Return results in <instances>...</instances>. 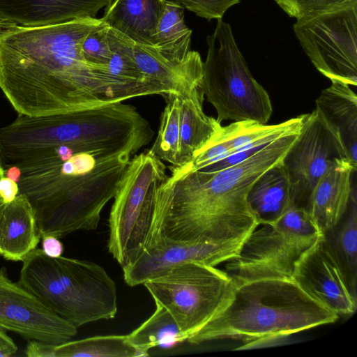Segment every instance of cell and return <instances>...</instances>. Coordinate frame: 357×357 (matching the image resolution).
<instances>
[{
    "instance_id": "cell-1",
    "label": "cell",
    "mask_w": 357,
    "mask_h": 357,
    "mask_svg": "<svg viewBox=\"0 0 357 357\" xmlns=\"http://www.w3.org/2000/svg\"><path fill=\"white\" fill-rule=\"evenodd\" d=\"M96 17L26 26L0 20V89L18 114L41 116L143 96L105 66L87 62L82 45Z\"/></svg>"
},
{
    "instance_id": "cell-2",
    "label": "cell",
    "mask_w": 357,
    "mask_h": 357,
    "mask_svg": "<svg viewBox=\"0 0 357 357\" xmlns=\"http://www.w3.org/2000/svg\"><path fill=\"white\" fill-rule=\"evenodd\" d=\"M300 132V131H299ZM299 132L283 135L234 166L215 172L169 167L171 176L153 190L150 238L180 242L245 239L259 223L249 190L266 171L282 162Z\"/></svg>"
},
{
    "instance_id": "cell-3",
    "label": "cell",
    "mask_w": 357,
    "mask_h": 357,
    "mask_svg": "<svg viewBox=\"0 0 357 357\" xmlns=\"http://www.w3.org/2000/svg\"><path fill=\"white\" fill-rule=\"evenodd\" d=\"M131 155L59 146L48 149L36 167L13 169L19 194L29 201L41 237L96 229Z\"/></svg>"
},
{
    "instance_id": "cell-4",
    "label": "cell",
    "mask_w": 357,
    "mask_h": 357,
    "mask_svg": "<svg viewBox=\"0 0 357 357\" xmlns=\"http://www.w3.org/2000/svg\"><path fill=\"white\" fill-rule=\"evenodd\" d=\"M153 135L136 108L122 102L41 116L18 114L0 128V164L5 171L36 151L61 145L134 155Z\"/></svg>"
},
{
    "instance_id": "cell-5",
    "label": "cell",
    "mask_w": 357,
    "mask_h": 357,
    "mask_svg": "<svg viewBox=\"0 0 357 357\" xmlns=\"http://www.w3.org/2000/svg\"><path fill=\"white\" fill-rule=\"evenodd\" d=\"M339 316L311 298L292 278H268L236 284L230 303L187 342L231 339L251 349L300 331L335 322Z\"/></svg>"
},
{
    "instance_id": "cell-6",
    "label": "cell",
    "mask_w": 357,
    "mask_h": 357,
    "mask_svg": "<svg viewBox=\"0 0 357 357\" xmlns=\"http://www.w3.org/2000/svg\"><path fill=\"white\" fill-rule=\"evenodd\" d=\"M22 261L18 282L75 327L115 317L116 287L101 266L63 256L51 258L40 248Z\"/></svg>"
},
{
    "instance_id": "cell-7",
    "label": "cell",
    "mask_w": 357,
    "mask_h": 357,
    "mask_svg": "<svg viewBox=\"0 0 357 357\" xmlns=\"http://www.w3.org/2000/svg\"><path fill=\"white\" fill-rule=\"evenodd\" d=\"M206 43L201 88L215 107L218 121L266 124L273 112L269 95L250 71L231 25L218 20L213 33L206 36Z\"/></svg>"
},
{
    "instance_id": "cell-8",
    "label": "cell",
    "mask_w": 357,
    "mask_h": 357,
    "mask_svg": "<svg viewBox=\"0 0 357 357\" xmlns=\"http://www.w3.org/2000/svg\"><path fill=\"white\" fill-rule=\"evenodd\" d=\"M257 226L225 271L236 284L268 278H291L301 257L324 234L305 208L292 205L276 221Z\"/></svg>"
},
{
    "instance_id": "cell-9",
    "label": "cell",
    "mask_w": 357,
    "mask_h": 357,
    "mask_svg": "<svg viewBox=\"0 0 357 357\" xmlns=\"http://www.w3.org/2000/svg\"><path fill=\"white\" fill-rule=\"evenodd\" d=\"M167 177L166 166L150 150L135 155L129 162L108 218V250L122 268L130 264L149 241L153 190Z\"/></svg>"
},
{
    "instance_id": "cell-10",
    "label": "cell",
    "mask_w": 357,
    "mask_h": 357,
    "mask_svg": "<svg viewBox=\"0 0 357 357\" xmlns=\"http://www.w3.org/2000/svg\"><path fill=\"white\" fill-rule=\"evenodd\" d=\"M143 284L169 312L185 341L227 306L236 287L225 271L197 262L175 266Z\"/></svg>"
},
{
    "instance_id": "cell-11",
    "label": "cell",
    "mask_w": 357,
    "mask_h": 357,
    "mask_svg": "<svg viewBox=\"0 0 357 357\" xmlns=\"http://www.w3.org/2000/svg\"><path fill=\"white\" fill-rule=\"evenodd\" d=\"M294 33L314 66L331 81L357 84V1L296 20Z\"/></svg>"
},
{
    "instance_id": "cell-12",
    "label": "cell",
    "mask_w": 357,
    "mask_h": 357,
    "mask_svg": "<svg viewBox=\"0 0 357 357\" xmlns=\"http://www.w3.org/2000/svg\"><path fill=\"white\" fill-rule=\"evenodd\" d=\"M165 99L167 105L150 151L161 160L182 166L192 160L222 126L204 112L202 88L189 95H169Z\"/></svg>"
},
{
    "instance_id": "cell-13",
    "label": "cell",
    "mask_w": 357,
    "mask_h": 357,
    "mask_svg": "<svg viewBox=\"0 0 357 357\" xmlns=\"http://www.w3.org/2000/svg\"><path fill=\"white\" fill-rule=\"evenodd\" d=\"M342 160H349L317 111L305 114L300 132L282 160L293 186L295 204L305 208L319 179Z\"/></svg>"
},
{
    "instance_id": "cell-14",
    "label": "cell",
    "mask_w": 357,
    "mask_h": 357,
    "mask_svg": "<svg viewBox=\"0 0 357 357\" xmlns=\"http://www.w3.org/2000/svg\"><path fill=\"white\" fill-rule=\"evenodd\" d=\"M0 328L29 340L51 344L70 340L77 327L46 307L19 282L0 268Z\"/></svg>"
},
{
    "instance_id": "cell-15",
    "label": "cell",
    "mask_w": 357,
    "mask_h": 357,
    "mask_svg": "<svg viewBox=\"0 0 357 357\" xmlns=\"http://www.w3.org/2000/svg\"><path fill=\"white\" fill-rule=\"evenodd\" d=\"M291 278L311 298L339 317L355 312L356 294L324 234L298 260Z\"/></svg>"
},
{
    "instance_id": "cell-16",
    "label": "cell",
    "mask_w": 357,
    "mask_h": 357,
    "mask_svg": "<svg viewBox=\"0 0 357 357\" xmlns=\"http://www.w3.org/2000/svg\"><path fill=\"white\" fill-rule=\"evenodd\" d=\"M245 239L222 242H180L154 237L140 254L123 267L125 282L143 284L172 267L197 262L215 266L236 257Z\"/></svg>"
},
{
    "instance_id": "cell-17",
    "label": "cell",
    "mask_w": 357,
    "mask_h": 357,
    "mask_svg": "<svg viewBox=\"0 0 357 357\" xmlns=\"http://www.w3.org/2000/svg\"><path fill=\"white\" fill-rule=\"evenodd\" d=\"M304 116L299 115L274 125L243 121L221 126L184 166L200 170L236 153L264 146L283 135L299 132Z\"/></svg>"
},
{
    "instance_id": "cell-18",
    "label": "cell",
    "mask_w": 357,
    "mask_h": 357,
    "mask_svg": "<svg viewBox=\"0 0 357 357\" xmlns=\"http://www.w3.org/2000/svg\"><path fill=\"white\" fill-rule=\"evenodd\" d=\"M133 58L144 76L169 95L185 96L201 88L203 61L199 53L191 51L183 61L176 62L162 56L153 47L131 40Z\"/></svg>"
},
{
    "instance_id": "cell-19",
    "label": "cell",
    "mask_w": 357,
    "mask_h": 357,
    "mask_svg": "<svg viewBox=\"0 0 357 357\" xmlns=\"http://www.w3.org/2000/svg\"><path fill=\"white\" fill-rule=\"evenodd\" d=\"M356 168L348 160L337 162L319 179L305 210L325 233L336 226L347 212L353 192L352 174Z\"/></svg>"
},
{
    "instance_id": "cell-20",
    "label": "cell",
    "mask_w": 357,
    "mask_h": 357,
    "mask_svg": "<svg viewBox=\"0 0 357 357\" xmlns=\"http://www.w3.org/2000/svg\"><path fill=\"white\" fill-rule=\"evenodd\" d=\"M112 0H0V18L26 26L96 17Z\"/></svg>"
},
{
    "instance_id": "cell-21",
    "label": "cell",
    "mask_w": 357,
    "mask_h": 357,
    "mask_svg": "<svg viewBox=\"0 0 357 357\" xmlns=\"http://www.w3.org/2000/svg\"><path fill=\"white\" fill-rule=\"evenodd\" d=\"M349 86L331 81L317 98L315 110L357 168V96Z\"/></svg>"
},
{
    "instance_id": "cell-22",
    "label": "cell",
    "mask_w": 357,
    "mask_h": 357,
    "mask_svg": "<svg viewBox=\"0 0 357 357\" xmlns=\"http://www.w3.org/2000/svg\"><path fill=\"white\" fill-rule=\"evenodd\" d=\"M166 0H112L100 20L135 43L153 46Z\"/></svg>"
},
{
    "instance_id": "cell-23",
    "label": "cell",
    "mask_w": 357,
    "mask_h": 357,
    "mask_svg": "<svg viewBox=\"0 0 357 357\" xmlns=\"http://www.w3.org/2000/svg\"><path fill=\"white\" fill-rule=\"evenodd\" d=\"M247 200L259 225L276 221L295 204L293 186L282 161L258 178Z\"/></svg>"
},
{
    "instance_id": "cell-24",
    "label": "cell",
    "mask_w": 357,
    "mask_h": 357,
    "mask_svg": "<svg viewBox=\"0 0 357 357\" xmlns=\"http://www.w3.org/2000/svg\"><path fill=\"white\" fill-rule=\"evenodd\" d=\"M41 236L33 208L22 194L7 204L0 241V255L7 260L22 261L37 248Z\"/></svg>"
},
{
    "instance_id": "cell-25",
    "label": "cell",
    "mask_w": 357,
    "mask_h": 357,
    "mask_svg": "<svg viewBox=\"0 0 357 357\" xmlns=\"http://www.w3.org/2000/svg\"><path fill=\"white\" fill-rule=\"evenodd\" d=\"M25 354L29 357H137L139 351L127 335H98L51 344L30 340Z\"/></svg>"
},
{
    "instance_id": "cell-26",
    "label": "cell",
    "mask_w": 357,
    "mask_h": 357,
    "mask_svg": "<svg viewBox=\"0 0 357 357\" xmlns=\"http://www.w3.org/2000/svg\"><path fill=\"white\" fill-rule=\"evenodd\" d=\"M192 30L185 24L184 7L166 0L165 9L157 26L153 47L166 59L181 62L191 52Z\"/></svg>"
},
{
    "instance_id": "cell-27",
    "label": "cell",
    "mask_w": 357,
    "mask_h": 357,
    "mask_svg": "<svg viewBox=\"0 0 357 357\" xmlns=\"http://www.w3.org/2000/svg\"><path fill=\"white\" fill-rule=\"evenodd\" d=\"M155 306L151 316L127 335L128 341L140 356H147L152 348L168 349L185 341L169 312L160 305L155 304Z\"/></svg>"
},
{
    "instance_id": "cell-28",
    "label": "cell",
    "mask_w": 357,
    "mask_h": 357,
    "mask_svg": "<svg viewBox=\"0 0 357 357\" xmlns=\"http://www.w3.org/2000/svg\"><path fill=\"white\" fill-rule=\"evenodd\" d=\"M347 215L324 233L340 259L353 291L356 294L357 283V204L354 188Z\"/></svg>"
},
{
    "instance_id": "cell-29",
    "label": "cell",
    "mask_w": 357,
    "mask_h": 357,
    "mask_svg": "<svg viewBox=\"0 0 357 357\" xmlns=\"http://www.w3.org/2000/svg\"><path fill=\"white\" fill-rule=\"evenodd\" d=\"M284 13L296 20L343 6L357 0H273Z\"/></svg>"
},
{
    "instance_id": "cell-30",
    "label": "cell",
    "mask_w": 357,
    "mask_h": 357,
    "mask_svg": "<svg viewBox=\"0 0 357 357\" xmlns=\"http://www.w3.org/2000/svg\"><path fill=\"white\" fill-rule=\"evenodd\" d=\"M108 30L109 26L103 22L101 26L89 33L84 40L82 52L87 62L99 66L107 64L112 53L108 40Z\"/></svg>"
},
{
    "instance_id": "cell-31",
    "label": "cell",
    "mask_w": 357,
    "mask_h": 357,
    "mask_svg": "<svg viewBox=\"0 0 357 357\" xmlns=\"http://www.w3.org/2000/svg\"><path fill=\"white\" fill-rule=\"evenodd\" d=\"M197 16L206 19L221 20L226 11L241 0H172Z\"/></svg>"
},
{
    "instance_id": "cell-32",
    "label": "cell",
    "mask_w": 357,
    "mask_h": 357,
    "mask_svg": "<svg viewBox=\"0 0 357 357\" xmlns=\"http://www.w3.org/2000/svg\"><path fill=\"white\" fill-rule=\"evenodd\" d=\"M19 185L16 180L5 174L0 177V197L6 204L13 201L19 195Z\"/></svg>"
},
{
    "instance_id": "cell-33",
    "label": "cell",
    "mask_w": 357,
    "mask_h": 357,
    "mask_svg": "<svg viewBox=\"0 0 357 357\" xmlns=\"http://www.w3.org/2000/svg\"><path fill=\"white\" fill-rule=\"evenodd\" d=\"M42 250L45 255L51 258H56L62 256L63 245L59 238L45 235L42 236Z\"/></svg>"
},
{
    "instance_id": "cell-34",
    "label": "cell",
    "mask_w": 357,
    "mask_h": 357,
    "mask_svg": "<svg viewBox=\"0 0 357 357\" xmlns=\"http://www.w3.org/2000/svg\"><path fill=\"white\" fill-rule=\"evenodd\" d=\"M17 351V347L6 331L0 328V357H8Z\"/></svg>"
},
{
    "instance_id": "cell-35",
    "label": "cell",
    "mask_w": 357,
    "mask_h": 357,
    "mask_svg": "<svg viewBox=\"0 0 357 357\" xmlns=\"http://www.w3.org/2000/svg\"><path fill=\"white\" fill-rule=\"evenodd\" d=\"M7 204H6L3 200L0 197V241L1 237V233H2V228H3V215H4V211L6 208Z\"/></svg>"
},
{
    "instance_id": "cell-36",
    "label": "cell",
    "mask_w": 357,
    "mask_h": 357,
    "mask_svg": "<svg viewBox=\"0 0 357 357\" xmlns=\"http://www.w3.org/2000/svg\"><path fill=\"white\" fill-rule=\"evenodd\" d=\"M4 175V170L1 167V165L0 164V177Z\"/></svg>"
},
{
    "instance_id": "cell-37",
    "label": "cell",
    "mask_w": 357,
    "mask_h": 357,
    "mask_svg": "<svg viewBox=\"0 0 357 357\" xmlns=\"http://www.w3.org/2000/svg\"><path fill=\"white\" fill-rule=\"evenodd\" d=\"M0 20H1V18H0Z\"/></svg>"
}]
</instances>
